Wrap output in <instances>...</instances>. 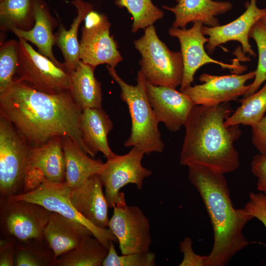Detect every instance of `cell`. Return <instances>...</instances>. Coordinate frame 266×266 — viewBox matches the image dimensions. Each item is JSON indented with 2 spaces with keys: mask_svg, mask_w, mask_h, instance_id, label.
<instances>
[{
  "mask_svg": "<svg viewBox=\"0 0 266 266\" xmlns=\"http://www.w3.org/2000/svg\"><path fill=\"white\" fill-rule=\"evenodd\" d=\"M241 105L225 121L227 127L256 124L266 113V83L255 93L239 100Z\"/></svg>",
  "mask_w": 266,
  "mask_h": 266,
  "instance_id": "obj_28",
  "label": "cell"
},
{
  "mask_svg": "<svg viewBox=\"0 0 266 266\" xmlns=\"http://www.w3.org/2000/svg\"><path fill=\"white\" fill-rule=\"evenodd\" d=\"M257 0H250L245 12L231 23L213 27L203 26V34L209 37L206 48L209 54H212L216 47L220 44L235 40L241 43L244 53L256 57L249 42V34L252 27L266 12V8L261 9L257 6Z\"/></svg>",
  "mask_w": 266,
  "mask_h": 266,
  "instance_id": "obj_17",
  "label": "cell"
},
{
  "mask_svg": "<svg viewBox=\"0 0 266 266\" xmlns=\"http://www.w3.org/2000/svg\"><path fill=\"white\" fill-rule=\"evenodd\" d=\"M95 68L80 60L76 68L70 73L69 91L75 103L82 109L102 108L101 84L95 76Z\"/></svg>",
  "mask_w": 266,
  "mask_h": 266,
  "instance_id": "obj_25",
  "label": "cell"
},
{
  "mask_svg": "<svg viewBox=\"0 0 266 266\" xmlns=\"http://www.w3.org/2000/svg\"><path fill=\"white\" fill-rule=\"evenodd\" d=\"M45 239L15 244L14 262L16 266H54L55 257L49 246L45 248Z\"/></svg>",
  "mask_w": 266,
  "mask_h": 266,
  "instance_id": "obj_29",
  "label": "cell"
},
{
  "mask_svg": "<svg viewBox=\"0 0 266 266\" xmlns=\"http://www.w3.org/2000/svg\"><path fill=\"white\" fill-rule=\"evenodd\" d=\"M18 61V41L10 39L3 42L0 48V94L14 82Z\"/></svg>",
  "mask_w": 266,
  "mask_h": 266,
  "instance_id": "obj_31",
  "label": "cell"
},
{
  "mask_svg": "<svg viewBox=\"0 0 266 266\" xmlns=\"http://www.w3.org/2000/svg\"><path fill=\"white\" fill-rule=\"evenodd\" d=\"M188 178L198 191L211 223L214 242L205 266H224L250 242L243 234L253 219L244 208L236 209L224 174L207 168L188 167Z\"/></svg>",
  "mask_w": 266,
  "mask_h": 266,
  "instance_id": "obj_3",
  "label": "cell"
},
{
  "mask_svg": "<svg viewBox=\"0 0 266 266\" xmlns=\"http://www.w3.org/2000/svg\"><path fill=\"white\" fill-rule=\"evenodd\" d=\"M71 3L76 7L77 15L73 19L70 28L66 30L60 23L57 33L54 34L55 45L62 52L64 58V64L69 73L76 68L80 61L79 42L77 37L80 24L93 9L92 4L82 0H74Z\"/></svg>",
  "mask_w": 266,
  "mask_h": 266,
  "instance_id": "obj_24",
  "label": "cell"
},
{
  "mask_svg": "<svg viewBox=\"0 0 266 266\" xmlns=\"http://www.w3.org/2000/svg\"><path fill=\"white\" fill-rule=\"evenodd\" d=\"M255 76V70L244 74L220 76L204 73L199 78L202 84L190 86L181 92L190 98L195 105L213 106L229 102L246 93L250 85L245 83Z\"/></svg>",
  "mask_w": 266,
  "mask_h": 266,
  "instance_id": "obj_15",
  "label": "cell"
},
{
  "mask_svg": "<svg viewBox=\"0 0 266 266\" xmlns=\"http://www.w3.org/2000/svg\"><path fill=\"white\" fill-rule=\"evenodd\" d=\"M82 110L69 91L49 94L16 79L0 94V113L31 147L41 145L55 136H68L92 157L81 131Z\"/></svg>",
  "mask_w": 266,
  "mask_h": 266,
  "instance_id": "obj_1",
  "label": "cell"
},
{
  "mask_svg": "<svg viewBox=\"0 0 266 266\" xmlns=\"http://www.w3.org/2000/svg\"><path fill=\"white\" fill-rule=\"evenodd\" d=\"M146 86L149 102L158 122L164 123L171 132L180 130L184 126L195 103L175 88L154 86L146 81Z\"/></svg>",
  "mask_w": 266,
  "mask_h": 266,
  "instance_id": "obj_16",
  "label": "cell"
},
{
  "mask_svg": "<svg viewBox=\"0 0 266 266\" xmlns=\"http://www.w3.org/2000/svg\"><path fill=\"white\" fill-rule=\"evenodd\" d=\"M108 249L94 236L85 238L74 249L54 261L56 266H101Z\"/></svg>",
  "mask_w": 266,
  "mask_h": 266,
  "instance_id": "obj_26",
  "label": "cell"
},
{
  "mask_svg": "<svg viewBox=\"0 0 266 266\" xmlns=\"http://www.w3.org/2000/svg\"><path fill=\"white\" fill-rule=\"evenodd\" d=\"M31 147L13 124L0 113L1 199L21 194Z\"/></svg>",
  "mask_w": 266,
  "mask_h": 266,
  "instance_id": "obj_6",
  "label": "cell"
},
{
  "mask_svg": "<svg viewBox=\"0 0 266 266\" xmlns=\"http://www.w3.org/2000/svg\"><path fill=\"white\" fill-rule=\"evenodd\" d=\"M113 241L110 243L108 254L103 260L102 266H154L156 254L150 251L119 255Z\"/></svg>",
  "mask_w": 266,
  "mask_h": 266,
  "instance_id": "obj_33",
  "label": "cell"
},
{
  "mask_svg": "<svg viewBox=\"0 0 266 266\" xmlns=\"http://www.w3.org/2000/svg\"><path fill=\"white\" fill-rule=\"evenodd\" d=\"M1 0H0V1H1Z\"/></svg>",
  "mask_w": 266,
  "mask_h": 266,
  "instance_id": "obj_40",
  "label": "cell"
},
{
  "mask_svg": "<svg viewBox=\"0 0 266 266\" xmlns=\"http://www.w3.org/2000/svg\"><path fill=\"white\" fill-rule=\"evenodd\" d=\"M18 80L49 94L69 91L70 73L36 51L26 40L19 38Z\"/></svg>",
  "mask_w": 266,
  "mask_h": 266,
  "instance_id": "obj_7",
  "label": "cell"
},
{
  "mask_svg": "<svg viewBox=\"0 0 266 266\" xmlns=\"http://www.w3.org/2000/svg\"><path fill=\"white\" fill-rule=\"evenodd\" d=\"M35 23L30 30L14 29L12 32L18 37L35 45L38 52L47 57L57 66L66 68L54 56L52 48L55 45L53 31L57 21L51 15L46 2L43 0H33Z\"/></svg>",
  "mask_w": 266,
  "mask_h": 266,
  "instance_id": "obj_21",
  "label": "cell"
},
{
  "mask_svg": "<svg viewBox=\"0 0 266 266\" xmlns=\"http://www.w3.org/2000/svg\"><path fill=\"white\" fill-rule=\"evenodd\" d=\"M252 128V143L260 153H266V113Z\"/></svg>",
  "mask_w": 266,
  "mask_h": 266,
  "instance_id": "obj_37",
  "label": "cell"
},
{
  "mask_svg": "<svg viewBox=\"0 0 266 266\" xmlns=\"http://www.w3.org/2000/svg\"><path fill=\"white\" fill-rule=\"evenodd\" d=\"M113 126L112 122L102 108L87 107L83 109L80 129L83 141L92 157L99 152L107 159L116 155L111 150L107 140V135Z\"/></svg>",
  "mask_w": 266,
  "mask_h": 266,
  "instance_id": "obj_22",
  "label": "cell"
},
{
  "mask_svg": "<svg viewBox=\"0 0 266 266\" xmlns=\"http://www.w3.org/2000/svg\"><path fill=\"white\" fill-rule=\"evenodd\" d=\"M173 7L166 5L163 8L174 13L175 20L172 27L185 28L191 22H200L207 27L220 25L216 16L231 10L233 4L228 1L213 0H176Z\"/></svg>",
  "mask_w": 266,
  "mask_h": 266,
  "instance_id": "obj_19",
  "label": "cell"
},
{
  "mask_svg": "<svg viewBox=\"0 0 266 266\" xmlns=\"http://www.w3.org/2000/svg\"><path fill=\"white\" fill-rule=\"evenodd\" d=\"M90 236H93V233L86 226L55 212H51L44 232V238L55 260Z\"/></svg>",
  "mask_w": 266,
  "mask_h": 266,
  "instance_id": "obj_20",
  "label": "cell"
},
{
  "mask_svg": "<svg viewBox=\"0 0 266 266\" xmlns=\"http://www.w3.org/2000/svg\"><path fill=\"white\" fill-rule=\"evenodd\" d=\"M16 240L7 238L0 241V266H14V256Z\"/></svg>",
  "mask_w": 266,
  "mask_h": 266,
  "instance_id": "obj_38",
  "label": "cell"
},
{
  "mask_svg": "<svg viewBox=\"0 0 266 266\" xmlns=\"http://www.w3.org/2000/svg\"><path fill=\"white\" fill-rule=\"evenodd\" d=\"M106 68L120 87V98L127 104L131 118V133L124 146L136 147L147 155L162 153L165 144L159 130V122L147 98L146 80L142 73L138 71L137 84L133 86L118 75L115 67L107 65Z\"/></svg>",
  "mask_w": 266,
  "mask_h": 266,
  "instance_id": "obj_4",
  "label": "cell"
},
{
  "mask_svg": "<svg viewBox=\"0 0 266 266\" xmlns=\"http://www.w3.org/2000/svg\"><path fill=\"white\" fill-rule=\"evenodd\" d=\"M179 249L183 254V258L179 266H205L207 256H201L194 251L190 237H185L180 242Z\"/></svg>",
  "mask_w": 266,
  "mask_h": 266,
  "instance_id": "obj_35",
  "label": "cell"
},
{
  "mask_svg": "<svg viewBox=\"0 0 266 266\" xmlns=\"http://www.w3.org/2000/svg\"><path fill=\"white\" fill-rule=\"evenodd\" d=\"M116 5L125 7L133 18L132 32L145 29L162 19L164 12L156 6L152 0H116Z\"/></svg>",
  "mask_w": 266,
  "mask_h": 266,
  "instance_id": "obj_30",
  "label": "cell"
},
{
  "mask_svg": "<svg viewBox=\"0 0 266 266\" xmlns=\"http://www.w3.org/2000/svg\"><path fill=\"white\" fill-rule=\"evenodd\" d=\"M203 23L200 22L194 23L189 29L171 27L168 30V34L177 38L180 44L181 53L183 64V75L180 91L191 86L194 81V76L198 69L202 66L213 63L217 64L223 68L230 69L232 73L239 74L245 71L247 67L237 63L226 64L211 58L205 52V43L209 40L204 36L202 32Z\"/></svg>",
  "mask_w": 266,
  "mask_h": 266,
  "instance_id": "obj_12",
  "label": "cell"
},
{
  "mask_svg": "<svg viewBox=\"0 0 266 266\" xmlns=\"http://www.w3.org/2000/svg\"><path fill=\"white\" fill-rule=\"evenodd\" d=\"M108 228L119 243L122 254L145 252L151 244L150 224L142 210L126 203L125 195L120 192Z\"/></svg>",
  "mask_w": 266,
  "mask_h": 266,
  "instance_id": "obj_8",
  "label": "cell"
},
{
  "mask_svg": "<svg viewBox=\"0 0 266 266\" xmlns=\"http://www.w3.org/2000/svg\"><path fill=\"white\" fill-rule=\"evenodd\" d=\"M71 192L66 181L55 182L45 180L33 191L12 195L7 198L38 204L51 212L57 213L85 225L91 231L93 236L108 249L110 242L117 240L116 237L110 229L96 227L77 212L71 202Z\"/></svg>",
  "mask_w": 266,
  "mask_h": 266,
  "instance_id": "obj_9",
  "label": "cell"
},
{
  "mask_svg": "<svg viewBox=\"0 0 266 266\" xmlns=\"http://www.w3.org/2000/svg\"><path fill=\"white\" fill-rule=\"evenodd\" d=\"M249 38H253L257 44L258 63L255 70L254 80L250 84V88L243 96V98L257 92L261 85L266 81V29L260 21L252 27Z\"/></svg>",
  "mask_w": 266,
  "mask_h": 266,
  "instance_id": "obj_32",
  "label": "cell"
},
{
  "mask_svg": "<svg viewBox=\"0 0 266 266\" xmlns=\"http://www.w3.org/2000/svg\"><path fill=\"white\" fill-rule=\"evenodd\" d=\"M35 23L33 0L0 1V27L2 31H28Z\"/></svg>",
  "mask_w": 266,
  "mask_h": 266,
  "instance_id": "obj_27",
  "label": "cell"
},
{
  "mask_svg": "<svg viewBox=\"0 0 266 266\" xmlns=\"http://www.w3.org/2000/svg\"><path fill=\"white\" fill-rule=\"evenodd\" d=\"M65 175L62 139L57 136L41 145L31 148L21 194L35 189L45 180L65 181Z\"/></svg>",
  "mask_w": 266,
  "mask_h": 266,
  "instance_id": "obj_14",
  "label": "cell"
},
{
  "mask_svg": "<svg viewBox=\"0 0 266 266\" xmlns=\"http://www.w3.org/2000/svg\"><path fill=\"white\" fill-rule=\"evenodd\" d=\"M100 175H91L71 190V202L77 212L97 228H108V203Z\"/></svg>",
  "mask_w": 266,
  "mask_h": 266,
  "instance_id": "obj_18",
  "label": "cell"
},
{
  "mask_svg": "<svg viewBox=\"0 0 266 266\" xmlns=\"http://www.w3.org/2000/svg\"><path fill=\"white\" fill-rule=\"evenodd\" d=\"M251 170L257 178V190L266 196V153H259L254 156L251 163Z\"/></svg>",
  "mask_w": 266,
  "mask_h": 266,
  "instance_id": "obj_36",
  "label": "cell"
},
{
  "mask_svg": "<svg viewBox=\"0 0 266 266\" xmlns=\"http://www.w3.org/2000/svg\"><path fill=\"white\" fill-rule=\"evenodd\" d=\"M84 21L79 42L80 60L95 67L104 64L115 67L123 57L117 42L110 35V23L107 17L93 9Z\"/></svg>",
  "mask_w": 266,
  "mask_h": 266,
  "instance_id": "obj_11",
  "label": "cell"
},
{
  "mask_svg": "<svg viewBox=\"0 0 266 266\" xmlns=\"http://www.w3.org/2000/svg\"><path fill=\"white\" fill-rule=\"evenodd\" d=\"M133 43L141 56L140 71L147 82L173 88L181 85L183 75L181 53L170 50L159 39L153 25L146 28L143 35Z\"/></svg>",
  "mask_w": 266,
  "mask_h": 266,
  "instance_id": "obj_5",
  "label": "cell"
},
{
  "mask_svg": "<svg viewBox=\"0 0 266 266\" xmlns=\"http://www.w3.org/2000/svg\"><path fill=\"white\" fill-rule=\"evenodd\" d=\"M51 212L23 200H1L0 223L8 238L19 242L43 240Z\"/></svg>",
  "mask_w": 266,
  "mask_h": 266,
  "instance_id": "obj_10",
  "label": "cell"
},
{
  "mask_svg": "<svg viewBox=\"0 0 266 266\" xmlns=\"http://www.w3.org/2000/svg\"><path fill=\"white\" fill-rule=\"evenodd\" d=\"M249 200L243 207L247 213L263 223L266 228V196L262 193L250 192Z\"/></svg>",
  "mask_w": 266,
  "mask_h": 266,
  "instance_id": "obj_34",
  "label": "cell"
},
{
  "mask_svg": "<svg viewBox=\"0 0 266 266\" xmlns=\"http://www.w3.org/2000/svg\"><path fill=\"white\" fill-rule=\"evenodd\" d=\"M260 21L266 29V12L260 20Z\"/></svg>",
  "mask_w": 266,
  "mask_h": 266,
  "instance_id": "obj_39",
  "label": "cell"
},
{
  "mask_svg": "<svg viewBox=\"0 0 266 266\" xmlns=\"http://www.w3.org/2000/svg\"><path fill=\"white\" fill-rule=\"evenodd\" d=\"M144 154L140 149L133 146L126 154L116 155L104 163L100 175L109 208L115 206L121 188L128 184H134L140 190L144 180L152 174L150 170L142 165Z\"/></svg>",
  "mask_w": 266,
  "mask_h": 266,
  "instance_id": "obj_13",
  "label": "cell"
},
{
  "mask_svg": "<svg viewBox=\"0 0 266 266\" xmlns=\"http://www.w3.org/2000/svg\"><path fill=\"white\" fill-rule=\"evenodd\" d=\"M232 113L229 102L193 107L184 125L180 165L204 167L224 174L239 167V155L234 143L242 132L239 125L227 127L224 124Z\"/></svg>",
  "mask_w": 266,
  "mask_h": 266,
  "instance_id": "obj_2",
  "label": "cell"
},
{
  "mask_svg": "<svg viewBox=\"0 0 266 266\" xmlns=\"http://www.w3.org/2000/svg\"><path fill=\"white\" fill-rule=\"evenodd\" d=\"M62 139L65 160V181L71 190L91 175L101 173L104 163L88 157L69 137L63 136Z\"/></svg>",
  "mask_w": 266,
  "mask_h": 266,
  "instance_id": "obj_23",
  "label": "cell"
}]
</instances>
